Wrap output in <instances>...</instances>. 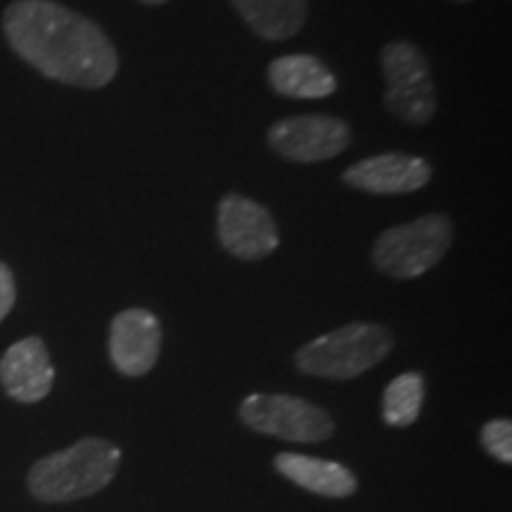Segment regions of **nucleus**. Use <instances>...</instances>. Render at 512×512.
Here are the masks:
<instances>
[{"instance_id": "9b49d317", "label": "nucleus", "mask_w": 512, "mask_h": 512, "mask_svg": "<svg viewBox=\"0 0 512 512\" xmlns=\"http://www.w3.org/2000/svg\"><path fill=\"white\" fill-rule=\"evenodd\" d=\"M430 178L432 166L425 159L387 152L349 166L342 181L349 188L373 192V195H406L425 188Z\"/></svg>"}, {"instance_id": "0eeeda50", "label": "nucleus", "mask_w": 512, "mask_h": 512, "mask_svg": "<svg viewBox=\"0 0 512 512\" xmlns=\"http://www.w3.org/2000/svg\"><path fill=\"white\" fill-rule=\"evenodd\" d=\"M351 143L347 121L328 114L287 117L268 128V145L297 164H316L342 155Z\"/></svg>"}, {"instance_id": "f8f14e48", "label": "nucleus", "mask_w": 512, "mask_h": 512, "mask_svg": "<svg viewBox=\"0 0 512 512\" xmlns=\"http://www.w3.org/2000/svg\"><path fill=\"white\" fill-rule=\"evenodd\" d=\"M273 465L285 479L316 496L349 498L356 494L358 484L354 472L332 460L311 458L304 453H280Z\"/></svg>"}, {"instance_id": "f3484780", "label": "nucleus", "mask_w": 512, "mask_h": 512, "mask_svg": "<svg viewBox=\"0 0 512 512\" xmlns=\"http://www.w3.org/2000/svg\"><path fill=\"white\" fill-rule=\"evenodd\" d=\"M17 299V287H15V275H12L10 266L0 261V323L5 316L12 311Z\"/></svg>"}, {"instance_id": "6ab92c4d", "label": "nucleus", "mask_w": 512, "mask_h": 512, "mask_svg": "<svg viewBox=\"0 0 512 512\" xmlns=\"http://www.w3.org/2000/svg\"><path fill=\"white\" fill-rule=\"evenodd\" d=\"M458 3H472V0H458Z\"/></svg>"}, {"instance_id": "1a4fd4ad", "label": "nucleus", "mask_w": 512, "mask_h": 512, "mask_svg": "<svg viewBox=\"0 0 512 512\" xmlns=\"http://www.w3.org/2000/svg\"><path fill=\"white\" fill-rule=\"evenodd\" d=\"M162 349V325L155 313L128 309L114 316L110 328V356L126 377H143L155 368Z\"/></svg>"}, {"instance_id": "f257e3e1", "label": "nucleus", "mask_w": 512, "mask_h": 512, "mask_svg": "<svg viewBox=\"0 0 512 512\" xmlns=\"http://www.w3.org/2000/svg\"><path fill=\"white\" fill-rule=\"evenodd\" d=\"M3 34L24 62L74 88H105L119 55L93 19L53 0H15L3 12Z\"/></svg>"}, {"instance_id": "423d86ee", "label": "nucleus", "mask_w": 512, "mask_h": 512, "mask_svg": "<svg viewBox=\"0 0 512 512\" xmlns=\"http://www.w3.org/2000/svg\"><path fill=\"white\" fill-rule=\"evenodd\" d=\"M240 420L249 430L299 444H316L335 432L323 408L290 394H249L240 403Z\"/></svg>"}, {"instance_id": "9d476101", "label": "nucleus", "mask_w": 512, "mask_h": 512, "mask_svg": "<svg viewBox=\"0 0 512 512\" xmlns=\"http://www.w3.org/2000/svg\"><path fill=\"white\" fill-rule=\"evenodd\" d=\"M55 368L41 337H24L0 358V384L19 403H38L50 394Z\"/></svg>"}, {"instance_id": "ddd939ff", "label": "nucleus", "mask_w": 512, "mask_h": 512, "mask_svg": "<svg viewBox=\"0 0 512 512\" xmlns=\"http://www.w3.org/2000/svg\"><path fill=\"white\" fill-rule=\"evenodd\" d=\"M268 81L275 93L297 100H320L337 91L335 74L313 55H285L271 62Z\"/></svg>"}, {"instance_id": "7ed1b4c3", "label": "nucleus", "mask_w": 512, "mask_h": 512, "mask_svg": "<svg viewBox=\"0 0 512 512\" xmlns=\"http://www.w3.org/2000/svg\"><path fill=\"white\" fill-rule=\"evenodd\" d=\"M392 347V335L382 325L351 323L313 339L297 351L294 363L306 375L351 380L384 361Z\"/></svg>"}, {"instance_id": "4468645a", "label": "nucleus", "mask_w": 512, "mask_h": 512, "mask_svg": "<svg viewBox=\"0 0 512 512\" xmlns=\"http://www.w3.org/2000/svg\"><path fill=\"white\" fill-rule=\"evenodd\" d=\"M247 27L266 41L297 36L309 19V0H233Z\"/></svg>"}, {"instance_id": "39448f33", "label": "nucleus", "mask_w": 512, "mask_h": 512, "mask_svg": "<svg viewBox=\"0 0 512 512\" xmlns=\"http://www.w3.org/2000/svg\"><path fill=\"white\" fill-rule=\"evenodd\" d=\"M382 72L387 79L384 105L408 126H425L437 112V93L430 64L418 46L394 41L382 48Z\"/></svg>"}, {"instance_id": "dca6fc26", "label": "nucleus", "mask_w": 512, "mask_h": 512, "mask_svg": "<svg viewBox=\"0 0 512 512\" xmlns=\"http://www.w3.org/2000/svg\"><path fill=\"white\" fill-rule=\"evenodd\" d=\"M482 446L494 456L498 463H512V422L491 420L482 427Z\"/></svg>"}, {"instance_id": "6e6552de", "label": "nucleus", "mask_w": 512, "mask_h": 512, "mask_svg": "<svg viewBox=\"0 0 512 512\" xmlns=\"http://www.w3.org/2000/svg\"><path fill=\"white\" fill-rule=\"evenodd\" d=\"M216 233L223 249L242 261L266 259L280 245V233L271 211L242 195H226L219 202Z\"/></svg>"}, {"instance_id": "20e7f679", "label": "nucleus", "mask_w": 512, "mask_h": 512, "mask_svg": "<svg viewBox=\"0 0 512 512\" xmlns=\"http://www.w3.org/2000/svg\"><path fill=\"white\" fill-rule=\"evenodd\" d=\"M453 240V226L444 214H427L403 226L384 230L373 245L375 268L394 280L425 275L444 259Z\"/></svg>"}, {"instance_id": "a211bd4d", "label": "nucleus", "mask_w": 512, "mask_h": 512, "mask_svg": "<svg viewBox=\"0 0 512 512\" xmlns=\"http://www.w3.org/2000/svg\"><path fill=\"white\" fill-rule=\"evenodd\" d=\"M143 3H150V5H162V3H169V0H143Z\"/></svg>"}, {"instance_id": "2eb2a0df", "label": "nucleus", "mask_w": 512, "mask_h": 512, "mask_svg": "<svg viewBox=\"0 0 512 512\" xmlns=\"http://www.w3.org/2000/svg\"><path fill=\"white\" fill-rule=\"evenodd\" d=\"M425 401V377L403 373L389 382L382 396V418L392 427H408L418 420Z\"/></svg>"}, {"instance_id": "f03ea898", "label": "nucleus", "mask_w": 512, "mask_h": 512, "mask_svg": "<svg viewBox=\"0 0 512 512\" xmlns=\"http://www.w3.org/2000/svg\"><path fill=\"white\" fill-rule=\"evenodd\" d=\"M121 451L107 439L86 437L38 460L29 472V491L43 503H69L105 489L117 475Z\"/></svg>"}]
</instances>
